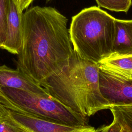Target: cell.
Segmentation results:
<instances>
[{
  "label": "cell",
  "mask_w": 132,
  "mask_h": 132,
  "mask_svg": "<svg viewBox=\"0 0 132 132\" xmlns=\"http://www.w3.org/2000/svg\"><path fill=\"white\" fill-rule=\"evenodd\" d=\"M22 22L16 68L40 84L59 72L74 51L68 19L54 8L36 6L23 13Z\"/></svg>",
  "instance_id": "6da1fadb"
},
{
  "label": "cell",
  "mask_w": 132,
  "mask_h": 132,
  "mask_svg": "<svg viewBox=\"0 0 132 132\" xmlns=\"http://www.w3.org/2000/svg\"><path fill=\"white\" fill-rule=\"evenodd\" d=\"M99 71L97 63L74 50L67 64L40 85L52 97L87 118L111 106L101 92Z\"/></svg>",
  "instance_id": "7a4b0ae2"
},
{
  "label": "cell",
  "mask_w": 132,
  "mask_h": 132,
  "mask_svg": "<svg viewBox=\"0 0 132 132\" xmlns=\"http://www.w3.org/2000/svg\"><path fill=\"white\" fill-rule=\"evenodd\" d=\"M115 18L96 6L72 18L69 34L73 50L81 58L98 63L112 52Z\"/></svg>",
  "instance_id": "3957f363"
},
{
  "label": "cell",
  "mask_w": 132,
  "mask_h": 132,
  "mask_svg": "<svg viewBox=\"0 0 132 132\" xmlns=\"http://www.w3.org/2000/svg\"><path fill=\"white\" fill-rule=\"evenodd\" d=\"M0 104L47 120L73 126L88 125L87 118L77 114L58 101L23 90L0 88Z\"/></svg>",
  "instance_id": "277c9868"
},
{
  "label": "cell",
  "mask_w": 132,
  "mask_h": 132,
  "mask_svg": "<svg viewBox=\"0 0 132 132\" xmlns=\"http://www.w3.org/2000/svg\"><path fill=\"white\" fill-rule=\"evenodd\" d=\"M0 118L23 132H96L90 125L73 126L45 120L7 108L0 104Z\"/></svg>",
  "instance_id": "5b68a950"
},
{
  "label": "cell",
  "mask_w": 132,
  "mask_h": 132,
  "mask_svg": "<svg viewBox=\"0 0 132 132\" xmlns=\"http://www.w3.org/2000/svg\"><path fill=\"white\" fill-rule=\"evenodd\" d=\"M99 81L101 92L111 106L132 103V80L121 78L100 69Z\"/></svg>",
  "instance_id": "8992f818"
},
{
  "label": "cell",
  "mask_w": 132,
  "mask_h": 132,
  "mask_svg": "<svg viewBox=\"0 0 132 132\" xmlns=\"http://www.w3.org/2000/svg\"><path fill=\"white\" fill-rule=\"evenodd\" d=\"M6 37L1 48L18 55L23 39V12L20 10L18 0H6Z\"/></svg>",
  "instance_id": "52a82bcc"
},
{
  "label": "cell",
  "mask_w": 132,
  "mask_h": 132,
  "mask_svg": "<svg viewBox=\"0 0 132 132\" xmlns=\"http://www.w3.org/2000/svg\"><path fill=\"white\" fill-rule=\"evenodd\" d=\"M21 89L52 97L39 83L18 69L0 65V88ZM53 98V97H52Z\"/></svg>",
  "instance_id": "ba28073f"
},
{
  "label": "cell",
  "mask_w": 132,
  "mask_h": 132,
  "mask_svg": "<svg viewBox=\"0 0 132 132\" xmlns=\"http://www.w3.org/2000/svg\"><path fill=\"white\" fill-rule=\"evenodd\" d=\"M99 69L122 79L132 80V54L111 53L97 63Z\"/></svg>",
  "instance_id": "9c48e42d"
},
{
  "label": "cell",
  "mask_w": 132,
  "mask_h": 132,
  "mask_svg": "<svg viewBox=\"0 0 132 132\" xmlns=\"http://www.w3.org/2000/svg\"><path fill=\"white\" fill-rule=\"evenodd\" d=\"M115 34L112 53L132 54V20L115 19Z\"/></svg>",
  "instance_id": "30bf717a"
},
{
  "label": "cell",
  "mask_w": 132,
  "mask_h": 132,
  "mask_svg": "<svg viewBox=\"0 0 132 132\" xmlns=\"http://www.w3.org/2000/svg\"><path fill=\"white\" fill-rule=\"evenodd\" d=\"M109 109L123 129L132 132V103L112 105Z\"/></svg>",
  "instance_id": "8fae6325"
},
{
  "label": "cell",
  "mask_w": 132,
  "mask_h": 132,
  "mask_svg": "<svg viewBox=\"0 0 132 132\" xmlns=\"http://www.w3.org/2000/svg\"><path fill=\"white\" fill-rule=\"evenodd\" d=\"M98 6L117 12H127L131 5V0H95Z\"/></svg>",
  "instance_id": "7c38bea8"
},
{
  "label": "cell",
  "mask_w": 132,
  "mask_h": 132,
  "mask_svg": "<svg viewBox=\"0 0 132 132\" xmlns=\"http://www.w3.org/2000/svg\"><path fill=\"white\" fill-rule=\"evenodd\" d=\"M6 0H0V48L5 43L6 37Z\"/></svg>",
  "instance_id": "4fadbf2b"
},
{
  "label": "cell",
  "mask_w": 132,
  "mask_h": 132,
  "mask_svg": "<svg viewBox=\"0 0 132 132\" xmlns=\"http://www.w3.org/2000/svg\"><path fill=\"white\" fill-rule=\"evenodd\" d=\"M122 127L119 122L113 118L112 122L108 125L102 126L96 129V132H122Z\"/></svg>",
  "instance_id": "5bb4252c"
},
{
  "label": "cell",
  "mask_w": 132,
  "mask_h": 132,
  "mask_svg": "<svg viewBox=\"0 0 132 132\" xmlns=\"http://www.w3.org/2000/svg\"><path fill=\"white\" fill-rule=\"evenodd\" d=\"M0 132H23L20 129L0 118Z\"/></svg>",
  "instance_id": "9a60e30c"
},
{
  "label": "cell",
  "mask_w": 132,
  "mask_h": 132,
  "mask_svg": "<svg viewBox=\"0 0 132 132\" xmlns=\"http://www.w3.org/2000/svg\"><path fill=\"white\" fill-rule=\"evenodd\" d=\"M33 0H18V5L21 12L27 8L28 6L32 3Z\"/></svg>",
  "instance_id": "2e32d148"
},
{
  "label": "cell",
  "mask_w": 132,
  "mask_h": 132,
  "mask_svg": "<svg viewBox=\"0 0 132 132\" xmlns=\"http://www.w3.org/2000/svg\"><path fill=\"white\" fill-rule=\"evenodd\" d=\"M122 132H127V131H126L124 129H123V128H122Z\"/></svg>",
  "instance_id": "e0dca14e"
},
{
  "label": "cell",
  "mask_w": 132,
  "mask_h": 132,
  "mask_svg": "<svg viewBox=\"0 0 132 132\" xmlns=\"http://www.w3.org/2000/svg\"><path fill=\"white\" fill-rule=\"evenodd\" d=\"M47 1H50V0H47Z\"/></svg>",
  "instance_id": "ac0fdd59"
}]
</instances>
